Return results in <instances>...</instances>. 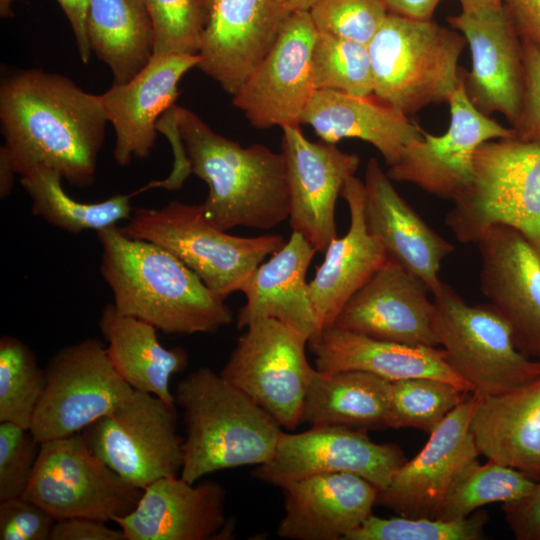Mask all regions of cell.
Instances as JSON below:
<instances>
[{"label":"cell","instance_id":"obj_23","mask_svg":"<svg viewBox=\"0 0 540 540\" xmlns=\"http://www.w3.org/2000/svg\"><path fill=\"white\" fill-rule=\"evenodd\" d=\"M199 55L154 54L147 66L124 84L101 94L107 121L115 132L114 159L127 166L147 157L157 137V123L174 106L178 83L197 68Z\"/></svg>","mask_w":540,"mask_h":540},{"label":"cell","instance_id":"obj_4","mask_svg":"<svg viewBox=\"0 0 540 540\" xmlns=\"http://www.w3.org/2000/svg\"><path fill=\"white\" fill-rule=\"evenodd\" d=\"M183 410L180 477L195 483L224 469L261 465L274 455L283 431L278 422L220 373L202 367L176 387Z\"/></svg>","mask_w":540,"mask_h":540},{"label":"cell","instance_id":"obj_37","mask_svg":"<svg viewBox=\"0 0 540 540\" xmlns=\"http://www.w3.org/2000/svg\"><path fill=\"white\" fill-rule=\"evenodd\" d=\"M44 387V369L20 339H0V422L30 429Z\"/></svg>","mask_w":540,"mask_h":540},{"label":"cell","instance_id":"obj_16","mask_svg":"<svg viewBox=\"0 0 540 540\" xmlns=\"http://www.w3.org/2000/svg\"><path fill=\"white\" fill-rule=\"evenodd\" d=\"M317 30L308 11L292 12L268 54L233 95L259 129L299 126L315 86L311 56Z\"/></svg>","mask_w":540,"mask_h":540},{"label":"cell","instance_id":"obj_46","mask_svg":"<svg viewBox=\"0 0 540 540\" xmlns=\"http://www.w3.org/2000/svg\"><path fill=\"white\" fill-rule=\"evenodd\" d=\"M50 540H126V538L120 528L112 529L104 521L72 517L55 522Z\"/></svg>","mask_w":540,"mask_h":540},{"label":"cell","instance_id":"obj_8","mask_svg":"<svg viewBox=\"0 0 540 540\" xmlns=\"http://www.w3.org/2000/svg\"><path fill=\"white\" fill-rule=\"evenodd\" d=\"M433 304L438 345L473 394H501L540 377V360L517 348L509 324L490 304L469 306L444 282Z\"/></svg>","mask_w":540,"mask_h":540},{"label":"cell","instance_id":"obj_42","mask_svg":"<svg viewBox=\"0 0 540 540\" xmlns=\"http://www.w3.org/2000/svg\"><path fill=\"white\" fill-rule=\"evenodd\" d=\"M32 431L0 422V501L22 496L40 451Z\"/></svg>","mask_w":540,"mask_h":540},{"label":"cell","instance_id":"obj_36","mask_svg":"<svg viewBox=\"0 0 540 540\" xmlns=\"http://www.w3.org/2000/svg\"><path fill=\"white\" fill-rule=\"evenodd\" d=\"M467 393L471 392L431 378L390 381L388 427L415 428L430 434Z\"/></svg>","mask_w":540,"mask_h":540},{"label":"cell","instance_id":"obj_5","mask_svg":"<svg viewBox=\"0 0 540 540\" xmlns=\"http://www.w3.org/2000/svg\"><path fill=\"white\" fill-rule=\"evenodd\" d=\"M465 43L453 28L389 12L367 45L374 97L405 115L448 102Z\"/></svg>","mask_w":540,"mask_h":540},{"label":"cell","instance_id":"obj_21","mask_svg":"<svg viewBox=\"0 0 540 540\" xmlns=\"http://www.w3.org/2000/svg\"><path fill=\"white\" fill-rule=\"evenodd\" d=\"M126 540H223L234 524L225 514V490L216 481L158 479L143 488L136 507L113 520Z\"/></svg>","mask_w":540,"mask_h":540},{"label":"cell","instance_id":"obj_20","mask_svg":"<svg viewBox=\"0 0 540 540\" xmlns=\"http://www.w3.org/2000/svg\"><path fill=\"white\" fill-rule=\"evenodd\" d=\"M291 13L282 0H213L197 68L233 96L271 50Z\"/></svg>","mask_w":540,"mask_h":540},{"label":"cell","instance_id":"obj_28","mask_svg":"<svg viewBox=\"0 0 540 540\" xmlns=\"http://www.w3.org/2000/svg\"><path fill=\"white\" fill-rule=\"evenodd\" d=\"M316 249L293 231L284 245L249 276L241 292L245 305L237 316L238 328L255 320L275 319L303 335L308 342L320 325L309 295L306 275Z\"/></svg>","mask_w":540,"mask_h":540},{"label":"cell","instance_id":"obj_32","mask_svg":"<svg viewBox=\"0 0 540 540\" xmlns=\"http://www.w3.org/2000/svg\"><path fill=\"white\" fill-rule=\"evenodd\" d=\"M390 381L361 371L325 373L314 368L301 422L355 429L388 427Z\"/></svg>","mask_w":540,"mask_h":540},{"label":"cell","instance_id":"obj_40","mask_svg":"<svg viewBox=\"0 0 540 540\" xmlns=\"http://www.w3.org/2000/svg\"><path fill=\"white\" fill-rule=\"evenodd\" d=\"M154 33V54L197 55L213 0H143Z\"/></svg>","mask_w":540,"mask_h":540},{"label":"cell","instance_id":"obj_6","mask_svg":"<svg viewBox=\"0 0 540 540\" xmlns=\"http://www.w3.org/2000/svg\"><path fill=\"white\" fill-rule=\"evenodd\" d=\"M445 223L462 243H477L491 226L520 232L540 256V142L517 138L483 143L474 175Z\"/></svg>","mask_w":540,"mask_h":540},{"label":"cell","instance_id":"obj_47","mask_svg":"<svg viewBox=\"0 0 540 540\" xmlns=\"http://www.w3.org/2000/svg\"><path fill=\"white\" fill-rule=\"evenodd\" d=\"M520 37L540 48V0H501Z\"/></svg>","mask_w":540,"mask_h":540},{"label":"cell","instance_id":"obj_27","mask_svg":"<svg viewBox=\"0 0 540 540\" xmlns=\"http://www.w3.org/2000/svg\"><path fill=\"white\" fill-rule=\"evenodd\" d=\"M308 344L315 369L321 372L361 371L388 381L431 378L471 392L446 362L442 348L379 340L334 325L323 328Z\"/></svg>","mask_w":540,"mask_h":540},{"label":"cell","instance_id":"obj_3","mask_svg":"<svg viewBox=\"0 0 540 540\" xmlns=\"http://www.w3.org/2000/svg\"><path fill=\"white\" fill-rule=\"evenodd\" d=\"M100 272L124 315L166 334L214 333L233 320L224 299L212 292L167 249L112 226L97 232Z\"/></svg>","mask_w":540,"mask_h":540},{"label":"cell","instance_id":"obj_43","mask_svg":"<svg viewBox=\"0 0 540 540\" xmlns=\"http://www.w3.org/2000/svg\"><path fill=\"white\" fill-rule=\"evenodd\" d=\"M56 520L23 496L0 501L1 540H50Z\"/></svg>","mask_w":540,"mask_h":540},{"label":"cell","instance_id":"obj_31","mask_svg":"<svg viewBox=\"0 0 540 540\" xmlns=\"http://www.w3.org/2000/svg\"><path fill=\"white\" fill-rule=\"evenodd\" d=\"M98 324L107 342V355L117 373L133 389L175 405V396L169 388L170 378L187 367L185 349L165 348L152 324L121 314L113 303L103 308Z\"/></svg>","mask_w":540,"mask_h":540},{"label":"cell","instance_id":"obj_9","mask_svg":"<svg viewBox=\"0 0 540 540\" xmlns=\"http://www.w3.org/2000/svg\"><path fill=\"white\" fill-rule=\"evenodd\" d=\"M143 489L107 466L86 445L81 433L42 442L23 497L56 521L87 517L104 522L130 513Z\"/></svg>","mask_w":540,"mask_h":540},{"label":"cell","instance_id":"obj_14","mask_svg":"<svg viewBox=\"0 0 540 540\" xmlns=\"http://www.w3.org/2000/svg\"><path fill=\"white\" fill-rule=\"evenodd\" d=\"M451 120L441 135L421 129L389 167L392 181L408 182L443 199L455 200L470 185L477 149L485 142L514 138V129L480 112L467 96L463 78L448 99Z\"/></svg>","mask_w":540,"mask_h":540},{"label":"cell","instance_id":"obj_2","mask_svg":"<svg viewBox=\"0 0 540 540\" xmlns=\"http://www.w3.org/2000/svg\"><path fill=\"white\" fill-rule=\"evenodd\" d=\"M173 152L182 146L191 173L209 193L204 215L222 230H268L289 219L287 164L282 152L261 144L242 147L213 131L193 111L172 106L159 119Z\"/></svg>","mask_w":540,"mask_h":540},{"label":"cell","instance_id":"obj_44","mask_svg":"<svg viewBox=\"0 0 540 540\" xmlns=\"http://www.w3.org/2000/svg\"><path fill=\"white\" fill-rule=\"evenodd\" d=\"M524 59V96L514 129L515 138L540 142V48L522 39Z\"/></svg>","mask_w":540,"mask_h":540},{"label":"cell","instance_id":"obj_18","mask_svg":"<svg viewBox=\"0 0 540 540\" xmlns=\"http://www.w3.org/2000/svg\"><path fill=\"white\" fill-rule=\"evenodd\" d=\"M282 154L287 164L293 231L319 253L337 237L335 208L346 181L355 175L360 157L335 144L311 142L299 126L282 128Z\"/></svg>","mask_w":540,"mask_h":540},{"label":"cell","instance_id":"obj_19","mask_svg":"<svg viewBox=\"0 0 540 540\" xmlns=\"http://www.w3.org/2000/svg\"><path fill=\"white\" fill-rule=\"evenodd\" d=\"M477 244L482 293L509 324L517 348L540 360V256L503 224L488 228Z\"/></svg>","mask_w":540,"mask_h":540},{"label":"cell","instance_id":"obj_12","mask_svg":"<svg viewBox=\"0 0 540 540\" xmlns=\"http://www.w3.org/2000/svg\"><path fill=\"white\" fill-rule=\"evenodd\" d=\"M308 340L282 322L263 318L239 337L220 375L268 412L281 427L301 423L302 406L314 368Z\"/></svg>","mask_w":540,"mask_h":540},{"label":"cell","instance_id":"obj_13","mask_svg":"<svg viewBox=\"0 0 540 540\" xmlns=\"http://www.w3.org/2000/svg\"><path fill=\"white\" fill-rule=\"evenodd\" d=\"M406 461L395 444H378L366 430L317 425L301 433H282L273 457L253 470L260 481L284 489L301 479L328 473L358 475L384 489Z\"/></svg>","mask_w":540,"mask_h":540},{"label":"cell","instance_id":"obj_51","mask_svg":"<svg viewBox=\"0 0 540 540\" xmlns=\"http://www.w3.org/2000/svg\"><path fill=\"white\" fill-rule=\"evenodd\" d=\"M317 0H282L286 8L291 11H309Z\"/></svg>","mask_w":540,"mask_h":540},{"label":"cell","instance_id":"obj_30","mask_svg":"<svg viewBox=\"0 0 540 540\" xmlns=\"http://www.w3.org/2000/svg\"><path fill=\"white\" fill-rule=\"evenodd\" d=\"M477 397L471 431L480 455L525 474H540V377Z\"/></svg>","mask_w":540,"mask_h":540},{"label":"cell","instance_id":"obj_35","mask_svg":"<svg viewBox=\"0 0 540 540\" xmlns=\"http://www.w3.org/2000/svg\"><path fill=\"white\" fill-rule=\"evenodd\" d=\"M535 482L527 474L488 460L473 464L456 482L437 517L443 520L464 518L482 506L512 503L524 498Z\"/></svg>","mask_w":540,"mask_h":540},{"label":"cell","instance_id":"obj_26","mask_svg":"<svg viewBox=\"0 0 540 540\" xmlns=\"http://www.w3.org/2000/svg\"><path fill=\"white\" fill-rule=\"evenodd\" d=\"M348 205L350 225L334 238L309 282V295L321 330L332 326L347 301L385 264L388 254L370 232L365 216V185L355 175L341 192Z\"/></svg>","mask_w":540,"mask_h":540},{"label":"cell","instance_id":"obj_34","mask_svg":"<svg viewBox=\"0 0 540 540\" xmlns=\"http://www.w3.org/2000/svg\"><path fill=\"white\" fill-rule=\"evenodd\" d=\"M62 176L48 167H37L21 176V184L32 200V213L47 223L78 234L116 226L132 216L133 194H117L96 203H83L70 197L62 187Z\"/></svg>","mask_w":540,"mask_h":540},{"label":"cell","instance_id":"obj_33","mask_svg":"<svg viewBox=\"0 0 540 540\" xmlns=\"http://www.w3.org/2000/svg\"><path fill=\"white\" fill-rule=\"evenodd\" d=\"M91 51L109 66L114 83L134 78L154 55L152 23L143 0H89Z\"/></svg>","mask_w":540,"mask_h":540},{"label":"cell","instance_id":"obj_7","mask_svg":"<svg viewBox=\"0 0 540 540\" xmlns=\"http://www.w3.org/2000/svg\"><path fill=\"white\" fill-rule=\"evenodd\" d=\"M121 230L167 249L224 300L241 291L253 271L285 243L278 234L231 235L206 218L201 204L180 201L160 209L137 208Z\"/></svg>","mask_w":540,"mask_h":540},{"label":"cell","instance_id":"obj_45","mask_svg":"<svg viewBox=\"0 0 540 540\" xmlns=\"http://www.w3.org/2000/svg\"><path fill=\"white\" fill-rule=\"evenodd\" d=\"M507 523L519 540H540V483L524 498L503 504Z\"/></svg>","mask_w":540,"mask_h":540},{"label":"cell","instance_id":"obj_48","mask_svg":"<svg viewBox=\"0 0 540 540\" xmlns=\"http://www.w3.org/2000/svg\"><path fill=\"white\" fill-rule=\"evenodd\" d=\"M57 2L71 25L80 58L87 63L92 53L86 28L89 0H57Z\"/></svg>","mask_w":540,"mask_h":540},{"label":"cell","instance_id":"obj_10","mask_svg":"<svg viewBox=\"0 0 540 540\" xmlns=\"http://www.w3.org/2000/svg\"><path fill=\"white\" fill-rule=\"evenodd\" d=\"M134 391L113 367L103 342L88 338L68 345L44 369L30 430L40 443L80 433Z\"/></svg>","mask_w":540,"mask_h":540},{"label":"cell","instance_id":"obj_1","mask_svg":"<svg viewBox=\"0 0 540 540\" xmlns=\"http://www.w3.org/2000/svg\"><path fill=\"white\" fill-rule=\"evenodd\" d=\"M0 121V165L21 176L48 167L77 187L94 182L108 122L101 95L59 74L22 70L1 83Z\"/></svg>","mask_w":540,"mask_h":540},{"label":"cell","instance_id":"obj_24","mask_svg":"<svg viewBox=\"0 0 540 540\" xmlns=\"http://www.w3.org/2000/svg\"><path fill=\"white\" fill-rule=\"evenodd\" d=\"M285 513L277 534L291 540H345L373 513L378 488L351 473H328L283 489Z\"/></svg>","mask_w":540,"mask_h":540},{"label":"cell","instance_id":"obj_38","mask_svg":"<svg viewBox=\"0 0 540 540\" xmlns=\"http://www.w3.org/2000/svg\"><path fill=\"white\" fill-rule=\"evenodd\" d=\"M311 67L316 90H333L358 97L373 95L367 45L317 32Z\"/></svg>","mask_w":540,"mask_h":540},{"label":"cell","instance_id":"obj_11","mask_svg":"<svg viewBox=\"0 0 540 540\" xmlns=\"http://www.w3.org/2000/svg\"><path fill=\"white\" fill-rule=\"evenodd\" d=\"M80 433L92 453L137 488L180 476L183 438L177 433L176 407L153 394L135 390Z\"/></svg>","mask_w":540,"mask_h":540},{"label":"cell","instance_id":"obj_50","mask_svg":"<svg viewBox=\"0 0 540 540\" xmlns=\"http://www.w3.org/2000/svg\"><path fill=\"white\" fill-rule=\"evenodd\" d=\"M461 5V12L474 13L479 10L502 5L501 0H458Z\"/></svg>","mask_w":540,"mask_h":540},{"label":"cell","instance_id":"obj_39","mask_svg":"<svg viewBox=\"0 0 540 540\" xmlns=\"http://www.w3.org/2000/svg\"><path fill=\"white\" fill-rule=\"evenodd\" d=\"M487 522L488 514L480 509L453 520L372 514L345 540H479Z\"/></svg>","mask_w":540,"mask_h":540},{"label":"cell","instance_id":"obj_52","mask_svg":"<svg viewBox=\"0 0 540 540\" xmlns=\"http://www.w3.org/2000/svg\"><path fill=\"white\" fill-rule=\"evenodd\" d=\"M16 0H0V16L9 18L13 16L12 5Z\"/></svg>","mask_w":540,"mask_h":540},{"label":"cell","instance_id":"obj_41","mask_svg":"<svg viewBox=\"0 0 540 540\" xmlns=\"http://www.w3.org/2000/svg\"><path fill=\"white\" fill-rule=\"evenodd\" d=\"M308 12L317 32L368 45L389 10L383 0H317Z\"/></svg>","mask_w":540,"mask_h":540},{"label":"cell","instance_id":"obj_17","mask_svg":"<svg viewBox=\"0 0 540 540\" xmlns=\"http://www.w3.org/2000/svg\"><path fill=\"white\" fill-rule=\"evenodd\" d=\"M468 43L472 67L462 74L472 104L486 116L498 112L515 126L524 96L521 37L503 5L447 18Z\"/></svg>","mask_w":540,"mask_h":540},{"label":"cell","instance_id":"obj_49","mask_svg":"<svg viewBox=\"0 0 540 540\" xmlns=\"http://www.w3.org/2000/svg\"><path fill=\"white\" fill-rule=\"evenodd\" d=\"M389 12L401 16L431 20L441 0H383Z\"/></svg>","mask_w":540,"mask_h":540},{"label":"cell","instance_id":"obj_15","mask_svg":"<svg viewBox=\"0 0 540 540\" xmlns=\"http://www.w3.org/2000/svg\"><path fill=\"white\" fill-rule=\"evenodd\" d=\"M476 401L471 393L443 419L421 451L378 492L376 505L405 517H437L456 482L478 462L470 427Z\"/></svg>","mask_w":540,"mask_h":540},{"label":"cell","instance_id":"obj_22","mask_svg":"<svg viewBox=\"0 0 540 540\" xmlns=\"http://www.w3.org/2000/svg\"><path fill=\"white\" fill-rule=\"evenodd\" d=\"M428 292L419 278L388 257L347 301L333 325L379 340L437 347Z\"/></svg>","mask_w":540,"mask_h":540},{"label":"cell","instance_id":"obj_25","mask_svg":"<svg viewBox=\"0 0 540 540\" xmlns=\"http://www.w3.org/2000/svg\"><path fill=\"white\" fill-rule=\"evenodd\" d=\"M365 216L368 228L388 256L419 278L432 295L443 282L439 271L454 246L430 228L399 195L375 158L365 170Z\"/></svg>","mask_w":540,"mask_h":540},{"label":"cell","instance_id":"obj_29","mask_svg":"<svg viewBox=\"0 0 540 540\" xmlns=\"http://www.w3.org/2000/svg\"><path fill=\"white\" fill-rule=\"evenodd\" d=\"M300 124L310 125L327 143L335 144L345 138L368 142L389 167L398 161L407 144L422 138L421 127L377 98L333 90L314 91Z\"/></svg>","mask_w":540,"mask_h":540}]
</instances>
